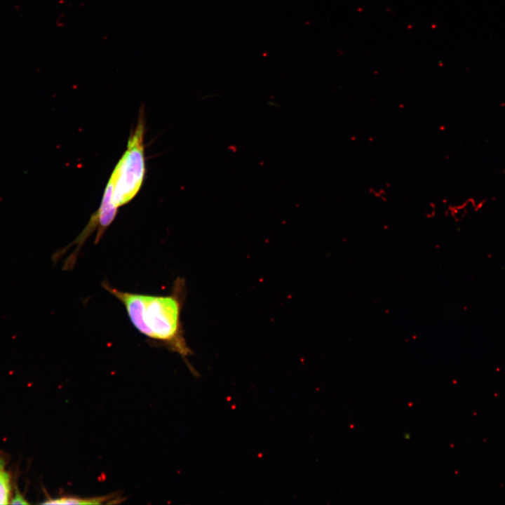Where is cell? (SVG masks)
Here are the masks:
<instances>
[{"label": "cell", "mask_w": 505, "mask_h": 505, "mask_svg": "<svg viewBox=\"0 0 505 505\" xmlns=\"http://www.w3.org/2000/svg\"><path fill=\"white\" fill-rule=\"evenodd\" d=\"M11 501L10 504H27L28 502L26 501V499L24 498V497L20 494V492L18 490L15 492L14 497L11 499Z\"/></svg>", "instance_id": "cell-5"}, {"label": "cell", "mask_w": 505, "mask_h": 505, "mask_svg": "<svg viewBox=\"0 0 505 505\" xmlns=\"http://www.w3.org/2000/svg\"><path fill=\"white\" fill-rule=\"evenodd\" d=\"M145 118L143 107L130 133L125 152L114 167L107 185L111 201L118 208L129 203L139 192L146 174L144 137Z\"/></svg>", "instance_id": "cell-2"}, {"label": "cell", "mask_w": 505, "mask_h": 505, "mask_svg": "<svg viewBox=\"0 0 505 505\" xmlns=\"http://www.w3.org/2000/svg\"><path fill=\"white\" fill-rule=\"evenodd\" d=\"M11 494V476L5 468H3L0 469V504H10Z\"/></svg>", "instance_id": "cell-4"}, {"label": "cell", "mask_w": 505, "mask_h": 505, "mask_svg": "<svg viewBox=\"0 0 505 505\" xmlns=\"http://www.w3.org/2000/svg\"><path fill=\"white\" fill-rule=\"evenodd\" d=\"M5 468V462L0 455V469Z\"/></svg>", "instance_id": "cell-6"}, {"label": "cell", "mask_w": 505, "mask_h": 505, "mask_svg": "<svg viewBox=\"0 0 505 505\" xmlns=\"http://www.w3.org/2000/svg\"><path fill=\"white\" fill-rule=\"evenodd\" d=\"M102 286L124 306L135 329L153 342L180 354L185 360L193 354L184 337L181 314L186 299V281L177 277L171 292L154 295L122 291L103 281Z\"/></svg>", "instance_id": "cell-1"}, {"label": "cell", "mask_w": 505, "mask_h": 505, "mask_svg": "<svg viewBox=\"0 0 505 505\" xmlns=\"http://www.w3.org/2000/svg\"><path fill=\"white\" fill-rule=\"evenodd\" d=\"M119 499L114 497V495H105L93 497H61L58 498H50L43 502L45 504H101L119 502Z\"/></svg>", "instance_id": "cell-3"}]
</instances>
